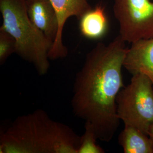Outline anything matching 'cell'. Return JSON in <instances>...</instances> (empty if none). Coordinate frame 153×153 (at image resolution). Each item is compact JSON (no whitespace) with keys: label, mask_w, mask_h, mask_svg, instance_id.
<instances>
[{"label":"cell","mask_w":153,"mask_h":153,"mask_svg":"<svg viewBox=\"0 0 153 153\" xmlns=\"http://www.w3.org/2000/svg\"><path fill=\"white\" fill-rule=\"evenodd\" d=\"M119 35L109 44L99 43L86 55L75 76L71 108L92 126L98 140L111 141L120 120L116 98L124 85L122 69L128 48Z\"/></svg>","instance_id":"6da1fadb"},{"label":"cell","mask_w":153,"mask_h":153,"mask_svg":"<svg viewBox=\"0 0 153 153\" xmlns=\"http://www.w3.org/2000/svg\"><path fill=\"white\" fill-rule=\"evenodd\" d=\"M80 138L44 109L21 115L0 135V153H77Z\"/></svg>","instance_id":"7a4b0ae2"},{"label":"cell","mask_w":153,"mask_h":153,"mask_svg":"<svg viewBox=\"0 0 153 153\" xmlns=\"http://www.w3.org/2000/svg\"><path fill=\"white\" fill-rule=\"evenodd\" d=\"M2 25L0 30L9 33L16 43V53L30 63L40 76L50 67L49 53L53 42L31 21L26 0H0Z\"/></svg>","instance_id":"3957f363"},{"label":"cell","mask_w":153,"mask_h":153,"mask_svg":"<svg viewBox=\"0 0 153 153\" xmlns=\"http://www.w3.org/2000/svg\"><path fill=\"white\" fill-rule=\"evenodd\" d=\"M117 113L124 126H131L148 134L153 124V85L146 75L132 76L130 83L116 98Z\"/></svg>","instance_id":"277c9868"},{"label":"cell","mask_w":153,"mask_h":153,"mask_svg":"<svg viewBox=\"0 0 153 153\" xmlns=\"http://www.w3.org/2000/svg\"><path fill=\"white\" fill-rule=\"evenodd\" d=\"M114 11L124 41L131 43L153 38V1L115 0Z\"/></svg>","instance_id":"5b68a950"},{"label":"cell","mask_w":153,"mask_h":153,"mask_svg":"<svg viewBox=\"0 0 153 153\" xmlns=\"http://www.w3.org/2000/svg\"><path fill=\"white\" fill-rule=\"evenodd\" d=\"M57 12L59 20V31L49 53L50 60L64 59L68 51L63 43L62 33L64 25L71 16L79 18L91 7L88 0H50Z\"/></svg>","instance_id":"8992f818"},{"label":"cell","mask_w":153,"mask_h":153,"mask_svg":"<svg viewBox=\"0 0 153 153\" xmlns=\"http://www.w3.org/2000/svg\"><path fill=\"white\" fill-rule=\"evenodd\" d=\"M123 66L132 76L146 75L153 85V38L140 39L131 43L127 51Z\"/></svg>","instance_id":"52a82bcc"},{"label":"cell","mask_w":153,"mask_h":153,"mask_svg":"<svg viewBox=\"0 0 153 153\" xmlns=\"http://www.w3.org/2000/svg\"><path fill=\"white\" fill-rule=\"evenodd\" d=\"M28 15L44 35L55 41L59 31L57 12L50 0H26Z\"/></svg>","instance_id":"ba28073f"},{"label":"cell","mask_w":153,"mask_h":153,"mask_svg":"<svg viewBox=\"0 0 153 153\" xmlns=\"http://www.w3.org/2000/svg\"><path fill=\"white\" fill-rule=\"evenodd\" d=\"M108 27L104 7L97 5L86 11L79 18V28L82 35L91 40L102 38Z\"/></svg>","instance_id":"9c48e42d"},{"label":"cell","mask_w":153,"mask_h":153,"mask_svg":"<svg viewBox=\"0 0 153 153\" xmlns=\"http://www.w3.org/2000/svg\"><path fill=\"white\" fill-rule=\"evenodd\" d=\"M118 141L124 153H153V143L149 135L133 126H124Z\"/></svg>","instance_id":"30bf717a"},{"label":"cell","mask_w":153,"mask_h":153,"mask_svg":"<svg viewBox=\"0 0 153 153\" xmlns=\"http://www.w3.org/2000/svg\"><path fill=\"white\" fill-rule=\"evenodd\" d=\"M97 137L92 126L85 123V131L80 138L77 153H104L105 150L97 143Z\"/></svg>","instance_id":"8fae6325"},{"label":"cell","mask_w":153,"mask_h":153,"mask_svg":"<svg viewBox=\"0 0 153 153\" xmlns=\"http://www.w3.org/2000/svg\"><path fill=\"white\" fill-rule=\"evenodd\" d=\"M16 51L15 39L9 33L0 30V65H2Z\"/></svg>","instance_id":"7c38bea8"},{"label":"cell","mask_w":153,"mask_h":153,"mask_svg":"<svg viewBox=\"0 0 153 153\" xmlns=\"http://www.w3.org/2000/svg\"><path fill=\"white\" fill-rule=\"evenodd\" d=\"M148 135H149L150 138L151 140H152V143H153V125H152L150 127V129H149V130Z\"/></svg>","instance_id":"4fadbf2b"}]
</instances>
